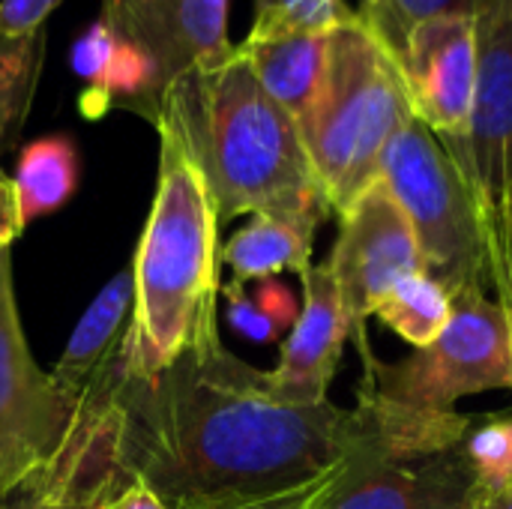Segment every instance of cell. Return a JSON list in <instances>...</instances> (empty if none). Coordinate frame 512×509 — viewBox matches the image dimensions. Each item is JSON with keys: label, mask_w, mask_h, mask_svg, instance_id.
<instances>
[{"label": "cell", "mask_w": 512, "mask_h": 509, "mask_svg": "<svg viewBox=\"0 0 512 509\" xmlns=\"http://www.w3.org/2000/svg\"><path fill=\"white\" fill-rule=\"evenodd\" d=\"M366 378L384 399L420 411H456L468 396L512 390V333L507 312L483 291L453 297L444 333L399 363L363 354Z\"/></svg>", "instance_id": "cell-9"}, {"label": "cell", "mask_w": 512, "mask_h": 509, "mask_svg": "<svg viewBox=\"0 0 512 509\" xmlns=\"http://www.w3.org/2000/svg\"><path fill=\"white\" fill-rule=\"evenodd\" d=\"M102 509H168V504H165L150 486L132 480V483H126L117 495H111V498L102 504Z\"/></svg>", "instance_id": "cell-30"}, {"label": "cell", "mask_w": 512, "mask_h": 509, "mask_svg": "<svg viewBox=\"0 0 512 509\" xmlns=\"http://www.w3.org/2000/svg\"><path fill=\"white\" fill-rule=\"evenodd\" d=\"M495 0H363L360 6V18L393 48V54L399 57L408 33L432 18V15H447V12H462V15H480L486 6H492Z\"/></svg>", "instance_id": "cell-21"}, {"label": "cell", "mask_w": 512, "mask_h": 509, "mask_svg": "<svg viewBox=\"0 0 512 509\" xmlns=\"http://www.w3.org/2000/svg\"><path fill=\"white\" fill-rule=\"evenodd\" d=\"M315 231L276 216H252L225 246L222 261L234 282H264L279 273L303 276L312 267Z\"/></svg>", "instance_id": "cell-17"}, {"label": "cell", "mask_w": 512, "mask_h": 509, "mask_svg": "<svg viewBox=\"0 0 512 509\" xmlns=\"http://www.w3.org/2000/svg\"><path fill=\"white\" fill-rule=\"evenodd\" d=\"M303 306L288 330L276 369L267 372V390L276 402L312 408L327 402L330 381L342 363L351 327L342 309L330 264H312L303 276Z\"/></svg>", "instance_id": "cell-14"}, {"label": "cell", "mask_w": 512, "mask_h": 509, "mask_svg": "<svg viewBox=\"0 0 512 509\" xmlns=\"http://www.w3.org/2000/svg\"><path fill=\"white\" fill-rule=\"evenodd\" d=\"M396 60L414 117L438 138H462L477 87V18L447 12L420 21Z\"/></svg>", "instance_id": "cell-11"}, {"label": "cell", "mask_w": 512, "mask_h": 509, "mask_svg": "<svg viewBox=\"0 0 512 509\" xmlns=\"http://www.w3.org/2000/svg\"><path fill=\"white\" fill-rule=\"evenodd\" d=\"M159 171L138 237L126 375L153 378L219 330L222 240L207 180L171 114L159 111Z\"/></svg>", "instance_id": "cell-3"}, {"label": "cell", "mask_w": 512, "mask_h": 509, "mask_svg": "<svg viewBox=\"0 0 512 509\" xmlns=\"http://www.w3.org/2000/svg\"><path fill=\"white\" fill-rule=\"evenodd\" d=\"M45 30L30 36L0 33V159L15 144L42 72Z\"/></svg>", "instance_id": "cell-20"}, {"label": "cell", "mask_w": 512, "mask_h": 509, "mask_svg": "<svg viewBox=\"0 0 512 509\" xmlns=\"http://www.w3.org/2000/svg\"><path fill=\"white\" fill-rule=\"evenodd\" d=\"M360 432L321 509H468L474 471L462 441L474 417L420 411L357 390Z\"/></svg>", "instance_id": "cell-5"}, {"label": "cell", "mask_w": 512, "mask_h": 509, "mask_svg": "<svg viewBox=\"0 0 512 509\" xmlns=\"http://www.w3.org/2000/svg\"><path fill=\"white\" fill-rule=\"evenodd\" d=\"M123 489L111 423L84 426L72 453L42 480L0 501V509H102Z\"/></svg>", "instance_id": "cell-16"}, {"label": "cell", "mask_w": 512, "mask_h": 509, "mask_svg": "<svg viewBox=\"0 0 512 509\" xmlns=\"http://www.w3.org/2000/svg\"><path fill=\"white\" fill-rule=\"evenodd\" d=\"M252 297H255V303L264 309V315H267V318H270L282 333L294 327V321H297L300 309H297V303H294L291 291H288L282 282H276V279H264Z\"/></svg>", "instance_id": "cell-28"}, {"label": "cell", "mask_w": 512, "mask_h": 509, "mask_svg": "<svg viewBox=\"0 0 512 509\" xmlns=\"http://www.w3.org/2000/svg\"><path fill=\"white\" fill-rule=\"evenodd\" d=\"M222 297L228 303V321H231V327L237 333H243L249 342L267 345V342H276L282 336V330L264 315V309L255 303V297L246 294L243 282L222 285Z\"/></svg>", "instance_id": "cell-25"}, {"label": "cell", "mask_w": 512, "mask_h": 509, "mask_svg": "<svg viewBox=\"0 0 512 509\" xmlns=\"http://www.w3.org/2000/svg\"><path fill=\"white\" fill-rule=\"evenodd\" d=\"M342 459H345V456H342ZM339 468H342V462H339L333 471H327L324 477H318V480H312V483H306V486H300V489H291V492H285V495L264 498V501H252V504H240V507L231 509H321L324 498L330 495V489H333V483H336V477H339Z\"/></svg>", "instance_id": "cell-27"}, {"label": "cell", "mask_w": 512, "mask_h": 509, "mask_svg": "<svg viewBox=\"0 0 512 509\" xmlns=\"http://www.w3.org/2000/svg\"><path fill=\"white\" fill-rule=\"evenodd\" d=\"M468 509H512V480L504 486H477L474 483Z\"/></svg>", "instance_id": "cell-31"}, {"label": "cell", "mask_w": 512, "mask_h": 509, "mask_svg": "<svg viewBox=\"0 0 512 509\" xmlns=\"http://www.w3.org/2000/svg\"><path fill=\"white\" fill-rule=\"evenodd\" d=\"M24 222L18 213V195L12 177L0 168V252H12V243L21 237Z\"/></svg>", "instance_id": "cell-29"}, {"label": "cell", "mask_w": 512, "mask_h": 509, "mask_svg": "<svg viewBox=\"0 0 512 509\" xmlns=\"http://www.w3.org/2000/svg\"><path fill=\"white\" fill-rule=\"evenodd\" d=\"M360 432L357 408L282 405L267 372L225 348L219 330L153 378L123 372L114 399L117 474L168 509H231L333 471Z\"/></svg>", "instance_id": "cell-1"}, {"label": "cell", "mask_w": 512, "mask_h": 509, "mask_svg": "<svg viewBox=\"0 0 512 509\" xmlns=\"http://www.w3.org/2000/svg\"><path fill=\"white\" fill-rule=\"evenodd\" d=\"M354 9L345 0H255V18L285 21L303 30H333L348 21Z\"/></svg>", "instance_id": "cell-24"}, {"label": "cell", "mask_w": 512, "mask_h": 509, "mask_svg": "<svg viewBox=\"0 0 512 509\" xmlns=\"http://www.w3.org/2000/svg\"><path fill=\"white\" fill-rule=\"evenodd\" d=\"M414 120L393 48L354 12L330 30L321 87L300 135L333 213L381 177L390 141Z\"/></svg>", "instance_id": "cell-4"}, {"label": "cell", "mask_w": 512, "mask_h": 509, "mask_svg": "<svg viewBox=\"0 0 512 509\" xmlns=\"http://www.w3.org/2000/svg\"><path fill=\"white\" fill-rule=\"evenodd\" d=\"M381 177L402 204L423 255V273L450 297L489 291V249L474 195L438 135L417 117L390 141Z\"/></svg>", "instance_id": "cell-6"}, {"label": "cell", "mask_w": 512, "mask_h": 509, "mask_svg": "<svg viewBox=\"0 0 512 509\" xmlns=\"http://www.w3.org/2000/svg\"><path fill=\"white\" fill-rule=\"evenodd\" d=\"M450 315L453 297L429 273H414L402 279L375 309V318L411 348L432 345L450 324Z\"/></svg>", "instance_id": "cell-19"}, {"label": "cell", "mask_w": 512, "mask_h": 509, "mask_svg": "<svg viewBox=\"0 0 512 509\" xmlns=\"http://www.w3.org/2000/svg\"><path fill=\"white\" fill-rule=\"evenodd\" d=\"M330 30H303L273 18H255L237 48L258 84L297 120L309 114L321 87Z\"/></svg>", "instance_id": "cell-15"}, {"label": "cell", "mask_w": 512, "mask_h": 509, "mask_svg": "<svg viewBox=\"0 0 512 509\" xmlns=\"http://www.w3.org/2000/svg\"><path fill=\"white\" fill-rule=\"evenodd\" d=\"M462 453L477 486H504L512 480V414L483 417L471 423Z\"/></svg>", "instance_id": "cell-22"}, {"label": "cell", "mask_w": 512, "mask_h": 509, "mask_svg": "<svg viewBox=\"0 0 512 509\" xmlns=\"http://www.w3.org/2000/svg\"><path fill=\"white\" fill-rule=\"evenodd\" d=\"M78 177V147L69 135H45L24 144L12 174L24 228L48 213H57L75 195Z\"/></svg>", "instance_id": "cell-18"}, {"label": "cell", "mask_w": 512, "mask_h": 509, "mask_svg": "<svg viewBox=\"0 0 512 509\" xmlns=\"http://www.w3.org/2000/svg\"><path fill=\"white\" fill-rule=\"evenodd\" d=\"M159 111L180 126L219 222L276 216L318 231L333 213L297 120L258 84L237 48L216 66L180 75Z\"/></svg>", "instance_id": "cell-2"}, {"label": "cell", "mask_w": 512, "mask_h": 509, "mask_svg": "<svg viewBox=\"0 0 512 509\" xmlns=\"http://www.w3.org/2000/svg\"><path fill=\"white\" fill-rule=\"evenodd\" d=\"M99 18L153 63L162 93L180 75L216 66L234 51L228 0H102Z\"/></svg>", "instance_id": "cell-12"}, {"label": "cell", "mask_w": 512, "mask_h": 509, "mask_svg": "<svg viewBox=\"0 0 512 509\" xmlns=\"http://www.w3.org/2000/svg\"><path fill=\"white\" fill-rule=\"evenodd\" d=\"M327 264L339 285L351 342L363 357L369 354L366 321L402 279L423 273L417 234L384 177L339 213V237Z\"/></svg>", "instance_id": "cell-10"}, {"label": "cell", "mask_w": 512, "mask_h": 509, "mask_svg": "<svg viewBox=\"0 0 512 509\" xmlns=\"http://www.w3.org/2000/svg\"><path fill=\"white\" fill-rule=\"evenodd\" d=\"M510 222H512V186H510ZM501 309L507 312V321H510V333H512V261H510V288H507V297L501 300Z\"/></svg>", "instance_id": "cell-32"}, {"label": "cell", "mask_w": 512, "mask_h": 509, "mask_svg": "<svg viewBox=\"0 0 512 509\" xmlns=\"http://www.w3.org/2000/svg\"><path fill=\"white\" fill-rule=\"evenodd\" d=\"M135 306L132 267L120 270L75 324L54 366L57 387L81 408V417H111L126 372V336Z\"/></svg>", "instance_id": "cell-13"}, {"label": "cell", "mask_w": 512, "mask_h": 509, "mask_svg": "<svg viewBox=\"0 0 512 509\" xmlns=\"http://www.w3.org/2000/svg\"><path fill=\"white\" fill-rule=\"evenodd\" d=\"M90 420L30 354L12 279L0 252V501L48 477Z\"/></svg>", "instance_id": "cell-8"}, {"label": "cell", "mask_w": 512, "mask_h": 509, "mask_svg": "<svg viewBox=\"0 0 512 509\" xmlns=\"http://www.w3.org/2000/svg\"><path fill=\"white\" fill-rule=\"evenodd\" d=\"M63 0H0V33L6 36H30L45 30L48 15Z\"/></svg>", "instance_id": "cell-26"}, {"label": "cell", "mask_w": 512, "mask_h": 509, "mask_svg": "<svg viewBox=\"0 0 512 509\" xmlns=\"http://www.w3.org/2000/svg\"><path fill=\"white\" fill-rule=\"evenodd\" d=\"M459 165L489 249L492 291L501 303L512 261V0H495L477 15V87L462 138H438Z\"/></svg>", "instance_id": "cell-7"}, {"label": "cell", "mask_w": 512, "mask_h": 509, "mask_svg": "<svg viewBox=\"0 0 512 509\" xmlns=\"http://www.w3.org/2000/svg\"><path fill=\"white\" fill-rule=\"evenodd\" d=\"M111 48H114V33L108 30V24L102 18H96L93 24H87L69 54V63L75 69V75L84 81V93H81V111L84 117L96 120L102 114H108L105 108V81H108V66H111Z\"/></svg>", "instance_id": "cell-23"}]
</instances>
